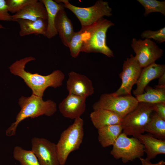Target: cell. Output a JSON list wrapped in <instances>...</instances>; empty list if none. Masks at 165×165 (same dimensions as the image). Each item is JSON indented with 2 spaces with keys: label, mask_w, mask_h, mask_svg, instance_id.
<instances>
[{
  "label": "cell",
  "mask_w": 165,
  "mask_h": 165,
  "mask_svg": "<svg viewBox=\"0 0 165 165\" xmlns=\"http://www.w3.org/2000/svg\"><path fill=\"white\" fill-rule=\"evenodd\" d=\"M58 3H62L65 8L71 10L77 17L82 27L90 26L106 16L112 15V8L106 1H97L93 6L87 7H77L71 4L68 0H55Z\"/></svg>",
  "instance_id": "6"
},
{
  "label": "cell",
  "mask_w": 165,
  "mask_h": 165,
  "mask_svg": "<svg viewBox=\"0 0 165 165\" xmlns=\"http://www.w3.org/2000/svg\"><path fill=\"white\" fill-rule=\"evenodd\" d=\"M55 25L62 43L68 47L70 40L75 32L72 23L67 16L64 9L61 10L57 13Z\"/></svg>",
  "instance_id": "16"
},
{
  "label": "cell",
  "mask_w": 165,
  "mask_h": 165,
  "mask_svg": "<svg viewBox=\"0 0 165 165\" xmlns=\"http://www.w3.org/2000/svg\"><path fill=\"white\" fill-rule=\"evenodd\" d=\"M153 112V104L139 102L136 108L123 119L121 124L122 132L138 138L145 132V128Z\"/></svg>",
  "instance_id": "5"
},
{
  "label": "cell",
  "mask_w": 165,
  "mask_h": 165,
  "mask_svg": "<svg viewBox=\"0 0 165 165\" xmlns=\"http://www.w3.org/2000/svg\"><path fill=\"white\" fill-rule=\"evenodd\" d=\"M83 125V119L81 117L76 118L61 134L56 144L60 165H64L70 154L79 148L84 137Z\"/></svg>",
  "instance_id": "4"
},
{
  "label": "cell",
  "mask_w": 165,
  "mask_h": 165,
  "mask_svg": "<svg viewBox=\"0 0 165 165\" xmlns=\"http://www.w3.org/2000/svg\"><path fill=\"white\" fill-rule=\"evenodd\" d=\"M4 28H5L2 25L0 24V29Z\"/></svg>",
  "instance_id": "33"
},
{
  "label": "cell",
  "mask_w": 165,
  "mask_h": 165,
  "mask_svg": "<svg viewBox=\"0 0 165 165\" xmlns=\"http://www.w3.org/2000/svg\"><path fill=\"white\" fill-rule=\"evenodd\" d=\"M158 84L155 88L165 87V73L163 74L159 78Z\"/></svg>",
  "instance_id": "32"
},
{
  "label": "cell",
  "mask_w": 165,
  "mask_h": 165,
  "mask_svg": "<svg viewBox=\"0 0 165 165\" xmlns=\"http://www.w3.org/2000/svg\"><path fill=\"white\" fill-rule=\"evenodd\" d=\"M142 69L135 57L131 54L124 61L119 75L121 85L116 91L112 93V94L116 96L131 95L133 86L136 84Z\"/></svg>",
  "instance_id": "9"
},
{
  "label": "cell",
  "mask_w": 165,
  "mask_h": 165,
  "mask_svg": "<svg viewBox=\"0 0 165 165\" xmlns=\"http://www.w3.org/2000/svg\"><path fill=\"white\" fill-rule=\"evenodd\" d=\"M86 98L68 94L59 105L60 112L64 117L71 119L80 117L86 110Z\"/></svg>",
  "instance_id": "13"
},
{
  "label": "cell",
  "mask_w": 165,
  "mask_h": 165,
  "mask_svg": "<svg viewBox=\"0 0 165 165\" xmlns=\"http://www.w3.org/2000/svg\"><path fill=\"white\" fill-rule=\"evenodd\" d=\"M83 30L82 28L75 32L70 42L68 48L71 56L74 58L77 57L81 52L82 44Z\"/></svg>",
  "instance_id": "26"
},
{
  "label": "cell",
  "mask_w": 165,
  "mask_h": 165,
  "mask_svg": "<svg viewBox=\"0 0 165 165\" xmlns=\"http://www.w3.org/2000/svg\"><path fill=\"white\" fill-rule=\"evenodd\" d=\"M90 118L94 127L97 130L107 126L121 124L123 119L108 110L98 109L90 114Z\"/></svg>",
  "instance_id": "17"
},
{
  "label": "cell",
  "mask_w": 165,
  "mask_h": 165,
  "mask_svg": "<svg viewBox=\"0 0 165 165\" xmlns=\"http://www.w3.org/2000/svg\"><path fill=\"white\" fill-rule=\"evenodd\" d=\"M141 162V165H165V162L163 160H161L156 163H152L150 160L147 159V158L144 159L142 158H139Z\"/></svg>",
  "instance_id": "31"
},
{
  "label": "cell",
  "mask_w": 165,
  "mask_h": 165,
  "mask_svg": "<svg viewBox=\"0 0 165 165\" xmlns=\"http://www.w3.org/2000/svg\"><path fill=\"white\" fill-rule=\"evenodd\" d=\"M67 89L68 94L87 98L94 93L92 81L86 75L74 71L68 73Z\"/></svg>",
  "instance_id": "12"
},
{
  "label": "cell",
  "mask_w": 165,
  "mask_h": 165,
  "mask_svg": "<svg viewBox=\"0 0 165 165\" xmlns=\"http://www.w3.org/2000/svg\"><path fill=\"white\" fill-rule=\"evenodd\" d=\"M17 22L20 27L19 34L23 37L31 34L43 35L46 36L47 26V20L40 19L35 21L17 19Z\"/></svg>",
  "instance_id": "19"
},
{
  "label": "cell",
  "mask_w": 165,
  "mask_h": 165,
  "mask_svg": "<svg viewBox=\"0 0 165 165\" xmlns=\"http://www.w3.org/2000/svg\"><path fill=\"white\" fill-rule=\"evenodd\" d=\"M40 1L44 4L47 13V26L46 36L50 39L57 34L55 25L56 17L58 12L61 10H64L65 7L63 3H58L55 1Z\"/></svg>",
  "instance_id": "20"
},
{
  "label": "cell",
  "mask_w": 165,
  "mask_h": 165,
  "mask_svg": "<svg viewBox=\"0 0 165 165\" xmlns=\"http://www.w3.org/2000/svg\"><path fill=\"white\" fill-rule=\"evenodd\" d=\"M0 21H12V15L9 13L6 0H0Z\"/></svg>",
  "instance_id": "29"
},
{
  "label": "cell",
  "mask_w": 165,
  "mask_h": 165,
  "mask_svg": "<svg viewBox=\"0 0 165 165\" xmlns=\"http://www.w3.org/2000/svg\"><path fill=\"white\" fill-rule=\"evenodd\" d=\"M13 157L21 165H41L31 150H27L19 146L13 150Z\"/></svg>",
  "instance_id": "24"
},
{
  "label": "cell",
  "mask_w": 165,
  "mask_h": 165,
  "mask_svg": "<svg viewBox=\"0 0 165 165\" xmlns=\"http://www.w3.org/2000/svg\"><path fill=\"white\" fill-rule=\"evenodd\" d=\"M114 25L103 17L90 26L82 27L83 42L81 52L100 53L109 57H114L113 52L106 44V36L108 29Z\"/></svg>",
  "instance_id": "3"
},
{
  "label": "cell",
  "mask_w": 165,
  "mask_h": 165,
  "mask_svg": "<svg viewBox=\"0 0 165 165\" xmlns=\"http://www.w3.org/2000/svg\"><path fill=\"white\" fill-rule=\"evenodd\" d=\"M18 104L21 109L16 116L15 121L6 130V134L7 136L15 135L18 125L25 119L44 115L50 116L57 110L56 103L54 101L50 100L44 101L42 97L33 94L28 97H21L19 99Z\"/></svg>",
  "instance_id": "2"
},
{
  "label": "cell",
  "mask_w": 165,
  "mask_h": 165,
  "mask_svg": "<svg viewBox=\"0 0 165 165\" xmlns=\"http://www.w3.org/2000/svg\"><path fill=\"white\" fill-rule=\"evenodd\" d=\"M123 132L113 145L110 154L123 163L140 158L144 154V147L138 138H129Z\"/></svg>",
  "instance_id": "8"
},
{
  "label": "cell",
  "mask_w": 165,
  "mask_h": 165,
  "mask_svg": "<svg viewBox=\"0 0 165 165\" xmlns=\"http://www.w3.org/2000/svg\"><path fill=\"white\" fill-rule=\"evenodd\" d=\"M154 111L165 120V102L153 104Z\"/></svg>",
  "instance_id": "30"
},
{
  "label": "cell",
  "mask_w": 165,
  "mask_h": 165,
  "mask_svg": "<svg viewBox=\"0 0 165 165\" xmlns=\"http://www.w3.org/2000/svg\"><path fill=\"white\" fill-rule=\"evenodd\" d=\"M132 95L116 96L112 93L102 94L92 106L93 110L104 109L111 111L123 119L134 109L138 104Z\"/></svg>",
  "instance_id": "7"
},
{
  "label": "cell",
  "mask_w": 165,
  "mask_h": 165,
  "mask_svg": "<svg viewBox=\"0 0 165 165\" xmlns=\"http://www.w3.org/2000/svg\"><path fill=\"white\" fill-rule=\"evenodd\" d=\"M36 0H6L9 12L15 14Z\"/></svg>",
  "instance_id": "28"
},
{
  "label": "cell",
  "mask_w": 165,
  "mask_h": 165,
  "mask_svg": "<svg viewBox=\"0 0 165 165\" xmlns=\"http://www.w3.org/2000/svg\"><path fill=\"white\" fill-rule=\"evenodd\" d=\"M31 151L41 165H60L56 144L44 138H33L31 140Z\"/></svg>",
  "instance_id": "11"
},
{
  "label": "cell",
  "mask_w": 165,
  "mask_h": 165,
  "mask_svg": "<svg viewBox=\"0 0 165 165\" xmlns=\"http://www.w3.org/2000/svg\"><path fill=\"white\" fill-rule=\"evenodd\" d=\"M33 57H26L17 60L9 68L11 73L22 78L26 85L31 89L32 94L42 97L45 90L49 87L56 88L61 86L65 78L61 71L57 70L47 75H42L36 73L32 74L24 69L26 64L35 61Z\"/></svg>",
  "instance_id": "1"
},
{
  "label": "cell",
  "mask_w": 165,
  "mask_h": 165,
  "mask_svg": "<svg viewBox=\"0 0 165 165\" xmlns=\"http://www.w3.org/2000/svg\"><path fill=\"white\" fill-rule=\"evenodd\" d=\"M47 17L46 9L44 4L40 0H37L12 15V21H14L17 19L31 21L40 19L47 20Z\"/></svg>",
  "instance_id": "15"
},
{
  "label": "cell",
  "mask_w": 165,
  "mask_h": 165,
  "mask_svg": "<svg viewBox=\"0 0 165 165\" xmlns=\"http://www.w3.org/2000/svg\"><path fill=\"white\" fill-rule=\"evenodd\" d=\"M138 139L144 147V152L149 160L159 154H165V140L157 139L148 134H141Z\"/></svg>",
  "instance_id": "18"
},
{
  "label": "cell",
  "mask_w": 165,
  "mask_h": 165,
  "mask_svg": "<svg viewBox=\"0 0 165 165\" xmlns=\"http://www.w3.org/2000/svg\"><path fill=\"white\" fill-rule=\"evenodd\" d=\"M165 73V65L154 63L142 68L136 83V89L133 91L136 96L143 94L145 89L153 80L159 78Z\"/></svg>",
  "instance_id": "14"
},
{
  "label": "cell",
  "mask_w": 165,
  "mask_h": 165,
  "mask_svg": "<svg viewBox=\"0 0 165 165\" xmlns=\"http://www.w3.org/2000/svg\"><path fill=\"white\" fill-rule=\"evenodd\" d=\"M122 133L121 124L106 126L98 130V141L103 148L113 145Z\"/></svg>",
  "instance_id": "21"
},
{
  "label": "cell",
  "mask_w": 165,
  "mask_h": 165,
  "mask_svg": "<svg viewBox=\"0 0 165 165\" xmlns=\"http://www.w3.org/2000/svg\"><path fill=\"white\" fill-rule=\"evenodd\" d=\"M143 94L135 96L138 102L150 104L165 102V87L153 88L147 85Z\"/></svg>",
  "instance_id": "22"
},
{
  "label": "cell",
  "mask_w": 165,
  "mask_h": 165,
  "mask_svg": "<svg viewBox=\"0 0 165 165\" xmlns=\"http://www.w3.org/2000/svg\"><path fill=\"white\" fill-rule=\"evenodd\" d=\"M144 7V16L153 12L160 13L165 16V1H160L156 0H137Z\"/></svg>",
  "instance_id": "25"
},
{
  "label": "cell",
  "mask_w": 165,
  "mask_h": 165,
  "mask_svg": "<svg viewBox=\"0 0 165 165\" xmlns=\"http://www.w3.org/2000/svg\"><path fill=\"white\" fill-rule=\"evenodd\" d=\"M141 36L142 38H152L158 43H163L165 41V27L155 31H145L141 33Z\"/></svg>",
  "instance_id": "27"
},
{
  "label": "cell",
  "mask_w": 165,
  "mask_h": 165,
  "mask_svg": "<svg viewBox=\"0 0 165 165\" xmlns=\"http://www.w3.org/2000/svg\"><path fill=\"white\" fill-rule=\"evenodd\" d=\"M131 46L136 54V58L142 68L155 63L163 53L162 49L150 39L133 38Z\"/></svg>",
  "instance_id": "10"
},
{
  "label": "cell",
  "mask_w": 165,
  "mask_h": 165,
  "mask_svg": "<svg viewBox=\"0 0 165 165\" xmlns=\"http://www.w3.org/2000/svg\"><path fill=\"white\" fill-rule=\"evenodd\" d=\"M155 138L159 139H165V120L156 113L151 115L150 119L144 130Z\"/></svg>",
  "instance_id": "23"
}]
</instances>
